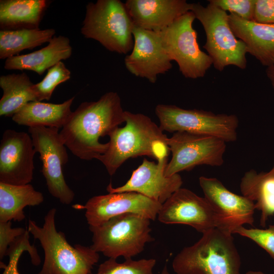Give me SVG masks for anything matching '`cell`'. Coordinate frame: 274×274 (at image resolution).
<instances>
[{
	"label": "cell",
	"instance_id": "cell-1",
	"mask_svg": "<svg viewBox=\"0 0 274 274\" xmlns=\"http://www.w3.org/2000/svg\"><path fill=\"white\" fill-rule=\"evenodd\" d=\"M124 111L120 96L110 91L97 100L81 103L72 112L59 131L66 148L79 158L97 159L107 151L108 143L99 142L100 137L108 135L124 120Z\"/></svg>",
	"mask_w": 274,
	"mask_h": 274
},
{
	"label": "cell",
	"instance_id": "cell-2",
	"mask_svg": "<svg viewBox=\"0 0 274 274\" xmlns=\"http://www.w3.org/2000/svg\"><path fill=\"white\" fill-rule=\"evenodd\" d=\"M125 125L111 132L106 152L97 159L110 176L128 159L148 156L157 161L168 156V137L150 117L124 111Z\"/></svg>",
	"mask_w": 274,
	"mask_h": 274
},
{
	"label": "cell",
	"instance_id": "cell-3",
	"mask_svg": "<svg viewBox=\"0 0 274 274\" xmlns=\"http://www.w3.org/2000/svg\"><path fill=\"white\" fill-rule=\"evenodd\" d=\"M56 213L55 208L49 210L42 226L28 220V231L40 242L44 252L43 264L38 274H90L99 261L98 253L90 246L70 245L64 233L56 229Z\"/></svg>",
	"mask_w": 274,
	"mask_h": 274
},
{
	"label": "cell",
	"instance_id": "cell-4",
	"mask_svg": "<svg viewBox=\"0 0 274 274\" xmlns=\"http://www.w3.org/2000/svg\"><path fill=\"white\" fill-rule=\"evenodd\" d=\"M174 257L176 274H242L241 260L232 234L215 228Z\"/></svg>",
	"mask_w": 274,
	"mask_h": 274
},
{
	"label": "cell",
	"instance_id": "cell-5",
	"mask_svg": "<svg viewBox=\"0 0 274 274\" xmlns=\"http://www.w3.org/2000/svg\"><path fill=\"white\" fill-rule=\"evenodd\" d=\"M133 27L125 3L98 0L86 6L81 32L85 38L98 42L110 51L126 54L133 48Z\"/></svg>",
	"mask_w": 274,
	"mask_h": 274
},
{
	"label": "cell",
	"instance_id": "cell-6",
	"mask_svg": "<svg viewBox=\"0 0 274 274\" xmlns=\"http://www.w3.org/2000/svg\"><path fill=\"white\" fill-rule=\"evenodd\" d=\"M150 220L134 214L114 217L96 226H89L92 233L91 248L108 258H132L154 241Z\"/></svg>",
	"mask_w": 274,
	"mask_h": 274
},
{
	"label": "cell",
	"instance_id": "cell-7",
	"mask_svg": "<svg viewBox=\"0 0 274 274\" xmlns=\"http://www.w3.org/2000/svg\"><path fill=\"white\" fill-rule=\"evenodd\" d=\"M191 11L203 27L206 42L203 48L211 57L215 68L222 72L230 65L246 68V46L231 30L226 12L210 3L207 6L192 3Z\"/></svg>",
	"mask_w": 274,
	"mask_h": 274
},
{
	"label": "cell",
	"instance_id": "cell-8",
	"mask_svg": "<svg viewBox=\"0 0 274 274\" xmlns=\"http://www.w3.org/2000/svg\"><path fill=\"white\" fill-rule=\"evenodd\" d=\"M163 131L188 132L220 138L233 142L237 138L239 120L233 114H215L211 111L184 109L173 105L159 104L155 110Z\"/></svg>",
	"mask_w": 274,
	"mask_h": 274
},
{
	"label": "cell",
	"instance_id": "cell-9",
	"mask_svg": "<svg viewBox=\"0 0 274 274\" xmlns=\"http://www.w3.org/2000/svg\"><path fill=\"white\" fill-rule=\"evenodd\" d=\"M195 19L189 11L159 32L162 46L172 60L177 63L183 76L192 79L204 77L213 65L211 57L199 48L193 28Z\"/></svg>",
	"mask_w": 274,
	"mask_h": 274
},
{
	"label": "cell",
	"instance_id": "cell-10",
	"mask_svg": "<svg viewBox=\"0 0 274 274\" xmlns=\"http://www.w3.org/2000/svg\"><path fill=\"white\" fill-rule=\"evenodd\" d=\"M226 142L213 136L188 132H176L168 138L167 146L172 158L165 169L170 177L202 165L220 166L224 162Z\"/></svg>",
	"mask_w": 274,
	"mask_h": 274
},
{
	"label": "cell",
	"instance_id": "cell-11",
	"mask_svg": "<svg viewBox=\"0 0 274 274\" xmlns=\"http://www.w3.org/2000/svg\"><path fill=\"white\" fill-rule=\"evenodd\" d=\"M28 131L35 150L40 155L42 172L49 192L61 203L71 204L75 193L66 184L63 174L68 156L59 129L36 126L29 127Z\"/></svg>",
	"mask_w": 274,
	"mask_h": 274
},
{
	"label": "cell",
	"instance_id": "cell-12",
	"mask_svg": "<svg viewBox=\"0 0 274 274\" xmlns=\"http://www.w3.org/2000/svg\"><path fill=\"white\" fill-rule=\"evenodd\" d=\"M199 183L204 197L216 214L217 228L232 234L244 225H253L256 208L252 200L232 192L216 178L201 176Z\"/></svg>",
	"mask_w": 274,
	"mask_h": 274
},
{
	"label": "cell",
	"instance_id": "cell-13",
	"mask_svg": "<svg viewBox=\"0 0 274 274\" xmlns=\"http://www.w3.org/2000/svg\"><path fill=\"white\" fill-rule=\"evenodd\" d=\"M161 204L135 192L109 193L89 198L84 205H74L75 209H85L89 226H96L111 218L134 214L155 220Z\"/></svg>",
	"mask_w": 274,
	"mask_h": 274
},
{
	"label": "cell",
	"instance_id": "cell-14",
	"mask_svg": "<svg viewBox=\"0 0 274 274\" xmlns=\"http://www.w3.org/2000/svg\"><path fill=\"white\" fill-rule=\"evenodd\" d=\"M157 218L166 224L189 225L201 233L218 227L216 214L208 200L182 187L162 204Z\"/></svg>",
	"mask_w": 274,
	"mask_h": 274
},
{
	"label": "cell",
	"instance_id": "cell-15",
	"mask_svg": "<svg viewBox=\"0 0 274 274\" xmlns=\"http://www.w3.org/2000/svg\"><path fill=\"white\" fill-rule=\"evenodd\" d=\"M36 152L28 133L6 130L0 144V182L15 185L29 184L33 179Z\"/></svg>",
	"mask_w": 274,
	"mask_h": 274
},
{
	"label": "cell",
	"instance_id": "cell-16",
	"mask_svg": "<svg viewBox=\"0 0 274 274\" xmlns=\"http://www.w3.org/2000/svg\"><path fill=\"white\" fill-rule=\"evenodd\" d=\"M132 32L133 46L125 57V67L135 76L155 83L159 75L172 68V60L162 46L159 32L135 26Z\"/></svg>",
	"mask_w": 274,
	"mask_h": 274
},
{
	"label": "cell",
	"instance_id": "cell-17",
	"mask_svg": "<svg viewBox=\"0 0 274 274\" xmlns=\"http://www.w3.org/2000/svg\"><path fill=\"white\" fill-rule=\"evenodd\" d=\"M167 164V157L158 160L157 163L144 158L124 185L114 187L110 183L107 190L109 193L135 192L162 204L183 184L179 174L165 176Z\"/></svg>",
	"mask_w": 274,
	"mask_h": 274
},
{
	"label": "cell",
	"instance_id": "cell-18",
	"mask_svg": "<svg viewBox=\"0 0 274 274\" xmlns=\"http://www.w3.org/2000/svg\"><path fill=\"white\" fill-rule=\"evenodd\" d=\"M185 0H127L125 4L134 26L160 32L191 11Z\"/></svg>",
	"mask_w": 274,
	"mask_h": 274
},
{
	"label": "cell",
	"instance_id": "cell-19",
	"mask_svg": "<svg viewBox=\"0 0 274 274\" xmlns=\"http://www.w3.org/2000/svg\"><path fill=\"white\" fill-rule=\"evenodd\" d=\"M228 22L235 37L245 44L247 53L267 67L274 65L273 24L246 20L233 14L228 15Z\"/></svg>",
	"mask_w": 274,
	"mask_h": 274
},
{
	"label": "cell",
	"instance_id": "cell-20",
	"mask_svg": "<svg viewBox=\"0 0 274 274\" xmlns=\"http://www.w3.org/2000/svg\"><path fill=\"white\" fill-rule=\"evenodd\" d=\"M72 53L69 39L61 35L54 36L46 47L39 50L6 59L4 68L29 70L42 75L58 62L70 58Z\"/></svg>",
	"mask_w": 274,
	"mask_h": 274
},
{
	"label": "cell",
	"instance_id": "cell-21",
	"mask_svg": "<svg viewBox=\"0 0 274 274\" xmlns=\"http://www.w3.org/2000/svg\"><path fill=\"white\" fill-rule=\"evenodd\" d=\"M75 97L73 96L61 104L40 101L29 102L13 116L12 120L18 125L29 127L62 128L72 113L71 107Z\"/></svg>",
	"mask_w": 274,
	"mask_h": 274
},
{
	"label": "cell",
	"instance_id": "cell-22",
	"mask_svg": "<svg viewBox=\"0 0 274 274\" xmlns=\"http://www.w3.org/2000/svg\"><path fill=\"white\" fill-rule=\"evenodd\" d=\"M239 187L242 195L260 212V223L265 227L269 217L274 215V164L268 172L258 173L253 169L246 172Z\"/></svg>",
	"mask_w": 274,
	"mask_h": 274
},
{
	"label": "cell",
	"instance_id": "cell-23",
	"mask_svg": "<svg viewBox=\"0 0 274 274\" xmlns=\"http://www.w3.org/2000/svg\"><path fill=\"white\" fill-rule=\"evenodd\" d=\"M48 4L46 0H1V30L40 29Z\"/></svg>",
	"mask_w": 274,
	"mask_h": 274
},
{
	"label": "cell",
	"instance_id": "cell-24",
	"mask_svg": "<svg viewBox=\"0 0 274 274\" xmlns=\"http://www.w3.org/2000/svg\"><path fill=\"white\" fill-rule=\"evenodd\" d=\"M43 193L30 184L15 185L0 182V222L21 221L25 218L23 209L43 202Z\"/></svg>",
	"mask_w": 274,
	"mask_h": 274
},
{
	"label": "cell",
	"instance_id": "cell-25",
	"mask_svg": "<svg viewBox=\"0 0 274 274\" xmlns=\"http://www.w3.org/2000/svg\"><path fill=\"white\" fill-rule=\"evenodd\" d=\"M34 84L24 72L1 76L0 87L3 94L0 100V116L13 117L28 102L38 101Z\"/></svg>",
	"mask_w": 274,
	"mask_h": 274
},
{
	"label": "cell",
	"instance_id": "cell-26",
	"mask_svg": "<svg viewBox=\"0 0 274 274\" xmlns=\"http://www.w3.org/2000/svg\"><path fill=\"white\" fill-rule=\"evenodd\" d=\"M55 33L53 28L1 30L0 59H7L25 49H32L49 43Z\"/></svg>",
	"mask_w": 274,
	"mask_h": 274
},
{
	"label": "cell",
	"instance_id": "cell-27",
	"mask_svg": "<svg viewBox=\"0 0 274 274\" xmlns=\"http://www.w3.org/2000/svg\"><path fill=\"white\" fill-rule=\"evenodd\" d=\"M155 259H125L118 262L117 259L108 258L99 264L96 273L90 274H155L153 271Z\"/></svg>",
	"mask_w": 274,
	"mask_h": 274
},
{
	"label": "cell",
	"instance_id": "cell-28",
	"mask_svg": "<svg viewBox=\"0 0 274 274\" xmlns=\"http://www.w3.org/2000/svg\"><path fill=\"white\" fill-rule=\"evenodd\" d=\"M71 71L62 61L49 68L43 79L34 84L38 101L49 100L56 87L71 78Z\"/></svg>",
	"mask_w": 274,
	"mask_h": 274
},
{
	"label": "cell",
	"instance_id": "cell-29",
	"mask_svg": "<svg viewBox=\"0 0 274 274\" xmlns=\"http://www.w3.org/2000/svg\"><path fill=\"white\" fill-rule=\"evenodd\" d=\"M236 233L254 242L264 249L274 260V224L268 228H247L244 226L236 229Z\"/></svg>",
	"mask_w": 274,
	"mask_h": 274
},
{
	"label": "cell",
	"instance_id": "cell-30",
	"mask_svg": "<svg viewBox=\"0 0 274 274\" xmlns=\"http://www.w3.org/2000/svg\"><path fill=\"white\" fill-rule=\"evenodd\" d=\"M208 2L243 19L253 21L256 0H209Z\"/></svg>",
	"mask_w": 274,
	"mask_h": 274
},
{
	"label": "cell",
	"instance_id": "cell-31",
	"mask_svg": "<svg viewBox=\"0 0 274 274\" xmlns=\"http://www.w3.org/2000/svg\"><path fill=\"white\" fill-rule=\"evenodd\" d=\"M26 229L22 227H12L11 221L0 222V259L6 256L10 244L15 237L22 233Z\"/></svg>",
	"mask_w": 274,
	"mask_h": 274
},
{
	"label": "cell",
	"instance_id": "cell-32",
	"mask_svg": "<svg viewBox=\"0 0 274 274\" xmlns=\"http://www.w3.org/2000/svg\"><path fill=\"white\" fill-rule=\"evenodd\" d=\"M253 21L274 25V0H256Z\"/></svg>",
	"mask_w": 274,
	"mask_h": 274
},
{
	"label": "cell",
	"instance_id": "cell-33",
	"mask_svg": "<svg viewBox=\"0 0 274 274\" xmlns=\"http://www.w3.org/2000/svg\"><path fill=\"white\" fill-rule=\"evenodd\" d=\"M25 252L23 249H19L10 254L9 263L7 265L1 262V267L4 269L2 274H19L18 269L19 260L22 254Z\"/></svg>",
	"mask_w": 274,
	"mask_h": 274
},
{
	"label": "cell",
	"instance_id": "cell-34",
	"mask_svg": "<svg viewBox=\"0 0 274 274\" xmlns=\"http://www.w3.org/2000/svg\"><path fill=\"white\" fill-rule=\"evenodd\" d=\"M265 72L266 76L274 89V65L267 67Z\"/></svg>",
	"mask_w": 274,
	"mask_h": 274
},
{
	"label": "cell",
	"instance_id": "cell-35",
	"mask_svg": "<svg viewBox=\"0 0 274 274\" xmlns=\"http://www.w3.org/2000/svg\"><path fill=\"white\" fill-rule=\"evenodd\" d=\"M245 274H266L261 271L250 270L247 271Z\"/></svg>",
	"mask_w": 274,
	"mask_h": 274
},
{
	"label": "cell",
	"instance_id": "cell-36",
	"mask_svg": "<svg viewBox=\"0 0 274 274\" xmlns=\"http://www.w3.org/2000/svg\"><path fill=\"white\" fill-rule=\"evenodd\" d=\"M160 274H170L166 265L163 267Z\"/></svg>",
	"mask_w": 274,
	"mask_h": 274
}]
</instances>
